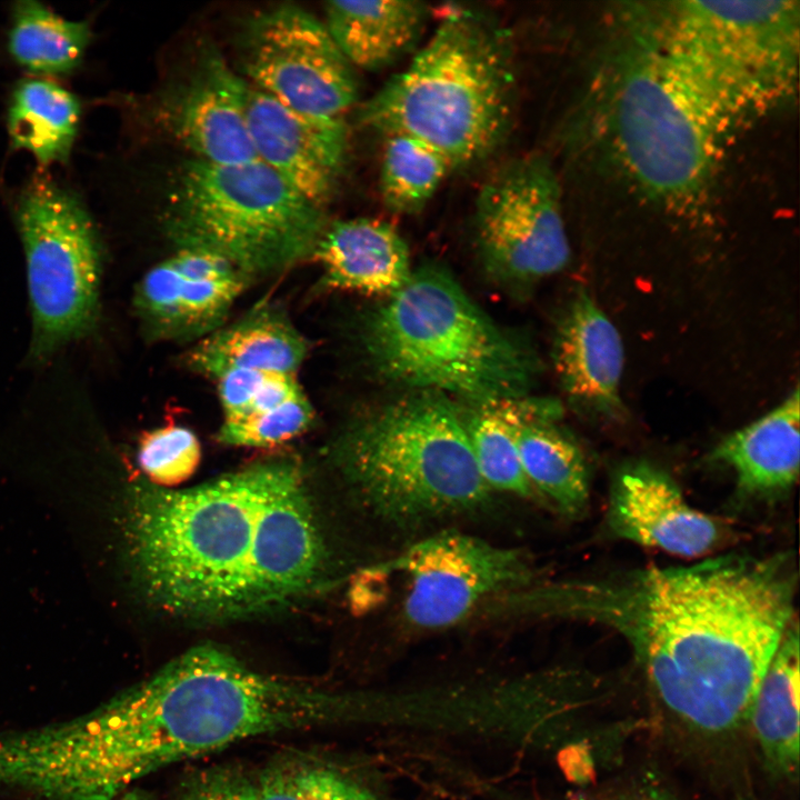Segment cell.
Listing matches in <instances>:
<instances>
[{
  "mask_svg": "<svg viewBox=\"0 0 800 800\" xmlns=\"http://www.w3.org/2000/svg\"><path fill=\"white\" fill-rule=\"evenodd\" d=\"M247 120L257 158L323 208L347 159L344 119L297 111L248 83Z\"/></svg>",
  "mask_w": 800,
  "mask_h": 800,
  "instance_id": "obj_15",
  "label": "cell"
},
{
  "mask_svg": "<svg viewBox=\"0 0 800 800\" xmlns=\"http://www.w3.org/2000/svg\"><path fill=\"white\" fill-rule=\"evenodd\" d=\"M614 62L608 126L626 169L651 194L693 192L711 167L716 122L649 30Z\"/></svg>",
  "mask_w": 800,
  "mask_h": 800,
  "instance_id": "obj_9",
  "label": "cell"
},
{
  "mask_svg": "<svg viewBox=\"0 0 800 800\" xmlns=\"http://www.w3.org/2000/svg\"><path fill=\"white\" fill-rule=\"evenodd\" d=\"M126 536L144 596L179 618L227 621L313 594L328 548L301 464L273 457L186 490L138 487Z\"/></svg>",
  "mask_w": 800,
  "mask_h": 800,
  "instance_id": "obj_2",
  "label": "cell"
},
{
  "mask_svg": "<svg viewBox=\"0 0 800 800\" xmlns=\"http://www.w3.org/2000/svg\"><path fill=\"white\" fill-rule=\"evenodd\" d=\"M332 453L367 509L398 527L464 514L491 497L461 412L439 392L417 391L357 418Z\"/></svg>",
  "mask_w": 800,
  "mask_h": 800,
  "instance_id": "obj_6",
  "label": "cell"
},
{
  "mask_svg": "<svg viewBox=\"0 0 800 800\" xmlns=\"http://www.w3.org/2000/svg\"><path fill=\"white\" fill-rule=\"evenodd\" d=\"M110 800H152L150 796L139 790H126Z\"/></svg>",
  "mask_w": 800,
  "mask_h": 800,
  "instance_id": "obj_36",
  "label": "cell"
},
{
  "mask_svg": "<svg viewBox=\"0 0 800 800\" xmlns=\"http://www.w3.org/2000/svg\"><path fill=\"white\" fill-rule=\"evenodd\" d=\"M790 552L726 554L561 582L530 596L533 612L619 632L662 702L709 733L750 720L766 671L793 622Z\"/></svg>",
  "mask_w": 800,
  "mask_h": 800,
  "instance_id": "obj_1",
  "label": "cell"
},
{
  "mask_svg": "<svg viewBox=\"0 0 800 800\" xmlns=\"http://www.w3.org/2000/svg\"><path fill=\"white\" fill-rule=\"evenodd\" d=\"M308 350L307 340L284 309L266 301L197 341L184 364L214 381L232 370L296 374Z\"/></svg>",
  "mask_w": 800,
  "mask_h": 800,
  "instance_id": "obj_19",
  "label": "cell"
},
{
  "mask_svg": "<svg viewBox=\"0 0 800 800\" xmlns=\"http://www.w3.org/2000/svg\"><path fill=\"white\" fill-rule=\"evenodd\" d=\"M473 221L481 261L502 281L530 284L570 260L560 183L542 154L517 157L497 168L477 194Z\"/></svg>",
  "mask_w": 800,
  "mask_h": 800,
  "instance_id": "obj_11",
  "label": "cell"
},
{
  "mask_svg": "<svg viewBox=\"0 0 800 800\" xmlns=\"http://www.w3.org/2000/svg\"><path fill=\"white\" fill-rule=\"evenodd\" d=\"M201 459L196 433L180 424H169L146 433L138 448V462L148 478L160 487L174 486L189 478Z\"/></svg>",
  "mask_w": 800,
  "mask_h": 800,
  "instance_id": "obj_32",
  "label": "cell"
},
{
  "mask_svg": "<svg viewBox=\"0 0 800 800\" xmlns=\"http://www.w3.org/2000/svg\"><path fill=\"white\" fill-rule=\"evenodd\" d=\"M248 82L212 46L156 104L160 127L194 159L238 164L257 158L247 120Z\"/></svg>",
  "mask_w": 800,
  "mask_h": 800,
  "instance_id": "obj_14",
  "label": "cell"
},
{
  "mask_svg": "<svg viewBox=\"0 0 800 800\" xmlns=\"http://www.w3.org/2000/svg\"><path fill=\"white\" fill-rule=\"evenodd\" d=\"M161 220L177 249L213 252L251 280L313 258L329 223L322 208L259 159L188 160L169 186Z\"/></svg>",
  "mask_w": 800,
  "mask_h": 800,
  "instance_id": "obj_7",
  "label": "cell"
},
{
  "mask_svg": "<svg viewBox=\"0 0 800 800\" xmlns=\"http://www.w3.org/2000/svg\"><path fill=\"white\" fill-rule=\"evenodd\" d=\"M177 800H258L257 782L238 769H209L188 780Z\"/></svg>",
  "mask_w": 800,
  "mask_h": 800,
  "instance_id": "obj_33",
  "label": "cell"
},
{
  "mask_svg": "<svg viewBox=\"0 0 800 800\" xmlns=\"http://www.w3.org/2000/svg\"><path fill=\"white\" fill-rule=\"evenodd\" d=\"M451 169L447 158L428 143L406 134L386 136L379 178L384 206L399 214L418 212Z\"/></svg>",
  "mask_w": 800,
  "mask_h": 800,
  "instance_id": "obj_27",
  "label": "cell"
},
{
  "mask_svg": "<svg viewBox=\"0 0 800 800\" xmlns=\"http://www.w3.org/2000/svg\"><path fill=\"white\" fill-rule=\"evenodd\" d=\"M16 219L27 261L31 349L44 358L96 323L100 242L78 197L44 176L21 190Z\"/></svg>",
  "mask_w": 800,
  "mask_h": 800,
  "instance_id": "obj_10",
  "label": "cell"
},
{
  "mask_svg": "<svg viewBox=\"0 0 800 800\" xmlns=\"http://www.w3.org/2000/svg\"><path fill=\"white\" fill-rule=\"evenodd\" d=\"M330 289L387 298L409 279V249L390 223L371 218L329 222L314 251Z\"/></svg>",
  "mask_w": 800,
  "mask_h": 800,
  "instance_id": "obj_18",
  "label": "cell"
},
{
  "mask_svg": "<svg viewBox=\"0 0 800 800\" xmlns=\"http://www.w3.org/2000/svg\"><path fill=\"white\" fill-rule=\"evenodd\" d=\"M531 402L527 397L470 402L467 410L460 411L476 466L491 491L520 498L534 496L517 443L518 426Z\"/></svg>",
  "mask_w": 800,
  "mask_h": 800,
  "instance_id": "obj_25",
  "label": "cell"
},
{
  "mask_svg": "<svg viewBox=\"0 0 800 800\" xmlns=\"http://www.w3.org/2000/svg\"><path fill=\"white\" fill-rule=\"evenodd\" d=\"M661 43L721 133L787 98L796 81L797 1H681Z\"/></svg>",
  "mask_w": 800,
  "mask_h": 800,
  "instance_id": "obj_8",
  "label": "cell"
},
{
  "mask_svg": "<svg viewBox=\"0 0 800 800\" xmlns=\"http://www.w3.org/2000/svg\"><path fill=\"white\" fill-rule=\"evenodd\" d=\"M617 800H676L673 797L668 794L667 792L659 791V790H644L637 792L631 796L623 797L621 799Z\"/></svg>",
  "mask_w": 800,
  "mask_h": 800,
  "instance_id": "obj_35",
  "label": "cell"
},
{
  "mask_svg": "<svg viewBox=\"0 0 800 800\" xmlns=\"http://www.w3.org/2000/svg\"><path fill=\"white\" fill-rule=\"evenodd\" d=\"M182 280L183 341H199L221 328L234 302L251 281L242 272L218 279Z\"/></svg>",
  "mask_w": 800,
  "mask_h": 800,
  "instance_id": "obj_31",
  "label": "cell"
},
{
  "mask_svg": "<svg viewBox=\"0 0 800 800\" xmlns=\"http://www.w3.org/2000/svg\"><path fill=\"white\" fill-rule=\"evenodd\" d=\"M90 39L89 24L69 21L37 1L16 2L9 31V51L27 70L61 74L82 60Z\"/></svg>",
  "mask_w": 800,
  "mask_h": 800,
  "instance_id": "obj_26",
  "label": "cell"
},
{
  "mask_svg": "<svg viewBox=\"0 0 800 800\" xmlns=\"http://www.w3.org/2000/svg\"><path fill=\"white\" fill-rule=\"evenodd\" d=\"M248 83L314 117L344 119L358 97L353 67L324 23L294 4L252 16L240 34Z\"/></svg>",
  "mask_w": 800,
  "mask_h": 800,
  "instance_id": "obj_12",
  "label": "cell"
},
{
  "mask_svg": "<svg viewBox=\"0 0 800 800\" xmlns=\"http://www.w3.org/2000/svg\"><path fill=\"white\" fill-rule=\"evenodd\" d=\"M561 411L554 400L532 399L518 426L517 443L533 493L576 517L589 500L588 469L579 446L556 424Z\"/></svg>",
  "mask_w": 800,
  "mask_h": 800,
  "instance_id": "obj_22",
  "label": "cell"
},
{
  "mask_svg": "<svg viewBox=\"0 0 800 800\" xmlns=\"http://www.w3.org/2000/svg\"><path fill=\"white\" fill-rule=\"evenodd\" d=\"M553 363L569 400L596 418L622 412L621 337L586 291H579L563 312L553 340Z\"/></svg>",
  "mask_w": 800,
  "mask_h": 800,
  "instance_id": "obj_17",
  "label": "cell"
},
{
  "mask_svg": "<svg viewBox=\"0 0 800 800\" xmlns=\"http://www.w3.org/2000/svg\"><path fill=\"white\" fill-rule=\"evenodd\" d=\"M799 421L797 387L774 409L722 439L710 459L734 472L741 493L756 498L780 494L798 479Z\"/></svg>",
  "mask_w": 800,
  "mask_h": 800,
  "instance_id": "obj_20",
  "label": "cell"
},
{
  "mask_svg": "<svg viewBox=\"0 0 800 800\" xmlns=\"http://www.w3.org/2000/svg\"><path fill=\"white\" fill-rule=\"evenodd\" d=\"M768 769L793 778L799 768V629L793 621L766 671L750 720Z\"/></svg>",
  "mask_w": 800,
  "mask_h": 800,
  "instance_id": "obj_23",
  "label": "cell"
},
{
  "mask_svg": "<svg viewBox=\"0 0 800 800\" xmlns=\"http://www.w3.org/2000/svg\"><path fill=\"white\" fill-rule=\"evenodd\" d=\"M324 26L347 61L377 71L414 51L431 9L416 0L328 1Z\"/></svg>",
  "mask_w": 800,
  "mask_h": 800,
  "instance_id": "obj_21",
  "label": "cell"
},
{
  "mask_svg": "<svg viewBox=\"0 0 800 800\" xmlns=\"http://www.w3.org/2000/svg\"><path fill=\"white\" fill-rule=\"evenodd\" d=\"M256 782L258 800H377L338 771L311 763L272 767Z\"/></svg>",
  "mask_w": 800,
  "mask_h": 800,
  "instance_id": "obj_28",
  "label": "cell"
},
{
  "mask_svg": "<svg viewBox=\"0 0 800 800\" xmlns=\"http://www.w3.org/2000/svg\"><path fill=\"white\" fill-rule=\"evenodd\" d=\"M747 800H751V799H747Z\"/></svg>",
  "mask_w": 800,
  "mask_h": 800,
  "instance_id": "obj_37",
  "label": "cell"
},
{
  "mask_svg": "<svg viewBox=\"0 0 800 800\" xmlns=\"http://www.w3.org/2000/svg\"><path fill=\"white\" fill-rule=\"evenodd\" d=\"M517 78L507 30L471 8L446 9L410 63L358 110L371 130L417 138L452 168L488 157L516 114Z\"/></svg>",
  "mask_w": 800,
  "mask_h": 800,
  "instance_id": "obj_4",
  "label": "cell"
},
{
  "mask_svg": "<svg viewBox=\"0 0 800 800\" xmlns=\"http://www.w3.org/2000/svg\"><path fill=\"white\" fill-rule=\"evenodd\" d=\"M378 569L406 578L402 617L419 631L453 627L489 597L524 587L532 576L523 552L457 530L428 536Z\"/></svg>",
  "mask_w": 800,
  "mask_h": 800,
  "instance_id": "obj_13",
  "label": "cell"
},
{
  "mask_svg": "<svg viewBox=\"0 0 800 800\" xmlns=\"http://www.w3.org/2000/svg\"><path fill=\"white\" fill-rule=\"evenodd\" d=\"M183 280L169 259L152 267L136 288L133 304L146 333L156 340H182Z\"/></svg>",
  "mask_w": 800,
  "mask_h": 800,
  "instance_id": "obj_30",
  "label": "cell"
},
{
  "mask_svg": "<svg viewBox=\"0 0 800 800\" xmlns=\"http://www.w3.org/2000/svg\"><path fill=\"white\" fill-rule=\"evenodd\" d=\"M359 340L381 379L470 402L526 397L537 373L532 353L434 264L413 270L398 291L369 309Z\"/></svg>",
  "mask_w": 800,
  "mask_h": 800,
  "instance_id": "obj_5",
  "label": "cell"
},
{
  "mask_svg": "<svg viewBox=\"0 0 800 800\" xmlns=\"http://www.w3.org/2000/svg\"><path fill=\"white\" fill-rule=\"evenodd\" d=\"M79 120L78 99L54 82L24 79L12 92L8 110L11 142L42 164L68 160Z\"/></svg>",
  "mask_w": 800,
  "mask_h": 800,
  "instance_id": "obj_24",
  "label": "cell"
},
{
  "mask_svg": "<svg viewBox=\"0 0 800 800\" xmlns=\"http://www.w3.org/2000/svg\"><path fill=\"white\" fill-rule=\"evenodd\" d=\"M342 702L302 681L257 671L214 644L61 726L67 761L97 800L156 770L270 732L339 717Z\"/></svg>",
  "mask_w": 800,
  "mask_h": 800,
  "instance_id": "obj_3",
  "label": "cell"
},
{
  "mask_svg": "<svg viewBox=\"0 0 800 800\" xmlns=\"http://www.w3.org/2000/svg\"><path fill=\"white\" fill-rule=\"evenodd\" d=\"M313 420L314 409L303 393L263 412L222 420L218 440L233 447H272L302 434Z\"/></svg>",
  "mask_w": 800,
  "mask_h": 800,
  "instance_id": "obj_29",
  "label": "cell"
},
{
  "mask_svg": "<svg viewBox=\"0 0 800 800\" xmlns=\"http://www.w3.org/2000/svg\"><path fill=\"white\" fill-rule=\"evenodd\" d=\"M266 372L259 370H232L216 381L222 409V420L238 419L247 413Z\"/></svg>",
  "mask_w": 800,
  "mask_h": 800,
  "instance_id": "obj_34",
  "label": "cell"
},
{
  "mask_svg": "<svg viewBox=\"0 0 800 800\" xmlns=\"http://www.w3.org/2000/svg\"><path fill=\"white\" fill-rule=\"evenodd\" d=\"M607 523L621 539L681 557H701L724 537L722 526L688 504L666 472L643 461L616 474Z\"/></svg>",
  "mask_w": 800,
  "mask_h": 800,
  "instance_id": "obj_16",
  "label": "cell"
}]
</instances>
